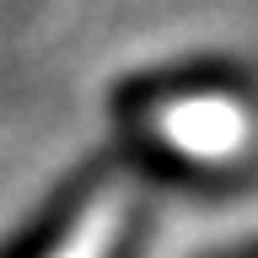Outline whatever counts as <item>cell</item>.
<instances>
[{
  "label": "cell",
  "mask_w": 258,
  "mask_h": 258,
  "mask_svg": "<svg viewBox=\"0 0 258 258\" xmlns=\"http://www.w3.org/2000/svg\"><path fill=\"white\" fill-rule=\"evenodd\" d=\"M124 215H129V188L124 183H108L102 194L86 199V210L70 221V231L54 242L48 258H108L118 231H124Z\"/></svg>",
  "instance_id": "obj_2"
},
{
  "label": "cell",
  "mask_w": 258,
  "mask_h": 258,
  "mask_svg": "<svg viewBox=\"0 0 258 258\" xmlns=\"http://www.w3.org/2000/svg\"><path fill=\"white\" fill-rule=\"evenodd\" d=\"M156 140L194 161H231L253 140V118L237 97H177L156 108Z\"/></svg>",
  "instance_id": "obj_1"
}]
</instances>
